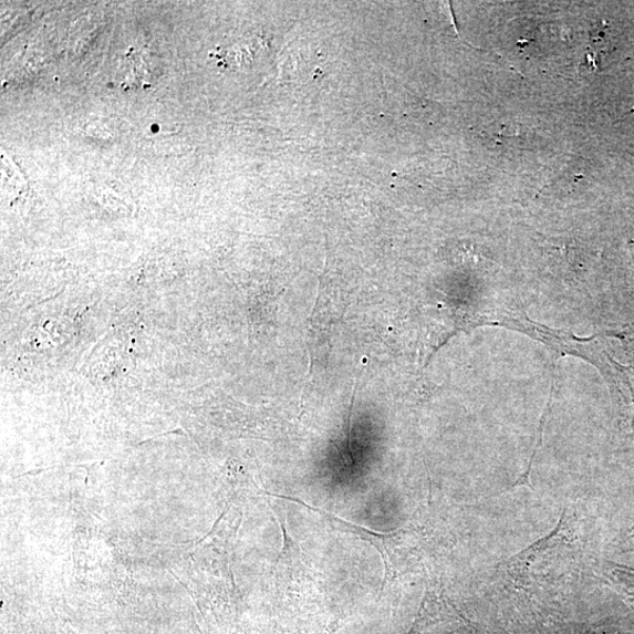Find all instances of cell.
Wrapping results in <instances>:
<instances>
[{
	"label": "cell",
	"instance_id": "cell-1",
	"mask_svg": "<svg viewBox=\"0 0 634 634\" xmlns=\"http://www.w3.org/2000/svg\"><path fill=\"white\" fill-rule=\"evenodd\" d=\"M278 497L284 498L287 501L299 503L306 509L320 513L335 531L351 533L361 538L363 541L370 542L381 553L384 563V571H386L384 572L382 589L387 583L399 578L402 573H405L403 571L410 568L413 559H418V557L413 553L419 548V544H414L417 543L416 534H418L414 532V529L403 528L389 532H375L367 528L342 520V518L336 515L306 505L301 501L300 498L291 496Z\"/></svg>",
	"mask_w": 634,
	"mask_h": 634
},
{
	"label": "cell",
	"instance_id": "cell-2",
	"mask_svg": "<svg viewBox=\"0 0 634 634\" xmlns=\"http://www.w3.org/2000/svg\"><path fill=\"white\" fill-rule=\"evenodd\" d=\"M469 626L446 600L429 593L408 634H468Z\"/></svg>",
	"mask_w": 634,
	"mask_h": 634
}]
</instances>
